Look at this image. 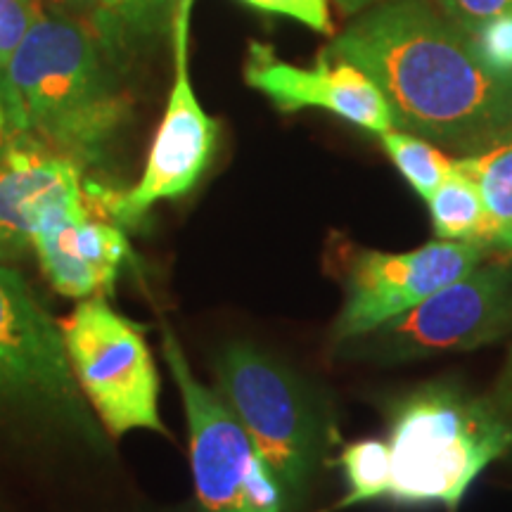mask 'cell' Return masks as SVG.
<instances>
[{
	"instance_id": "4fadbf2b",
	"label": "cell",
	"mask_w": 512,
	"mask_h": 512,
	"mask_svg": "<svg viewBox=\"0 0 512 512\" xmlns=\"http://www.w3.org/2000/svg\"><path fill=\"white\" fill-rule=\"evenodd\" d=\"M31 254L55 292L81 302L114 290L131 259V242L117 221L88 200L43 223L31 240Z\"/></svg>"
},
{
	"instance_id": "ba28073f",
	"label": "cell",
	"mask_w": 512,
	"mask_h": 512,
	"mask_svg": "<svg viewBox=\"0 0 512 512\" xmlns=\"http://www.w3.org/2000/svg\"><path fill=\"white\" fill-rule=\"evenodd\" d=\"M162 351L188 420L190 467L200 510L290 512L252 439L216 389L197 380L169 325H162Z\"/></svg>"
},
{
	"instance_id": "603a6c76",
	"label": "cell",
	"mask_w": 512,
	"mask_h": 512,
	"mask_svg": "<svg viewBox=\"0 0 512 512\" xmlns=\"http://www.w3.org/2000/svg\"><path fill=\"white\" fill-rule=\"evenodd\" d=\"M494 406V411L498 413V418L503 420V425L512 432V349L508 351V358H505L501 375L494 384V392L491 396H486Z\"/></svg>"
},
{
	"instance_id": "9c48e42d",
	"label": "cell",
	"mask_w": 512,
	"mask_h": 512,
	"mask_svg": "<svg viewBox=\"0 0 512 512\" xmlns=\"http://www.w3.org/2000/svg\"><path fill=\"white\" fill-rule=\"evenodd\" d=\"M195 0H181L176 8L174 36V86L166 100L143 174L128 190L91 188V200L102 214L121 228L140 226L159 202L188 195L214 157L219 124L204 112L190 79V17Z\"/></svg>"
},
{
	"instance_id": "52a82bcc",
	"label": "cell",
	"mask_w": 512,
	"mask_h": 512,
	"mask_svg": "<svg viewBox=\"0 0 512 512\" xmlns=\"http://www.w3.org/2000/svg\"><path fill=\"white\" fill-rule=\"evenodd\" d=\"M512 328V261L477 266L415 309L337 344L358 361L403 363L496 342Z\"/></svg>"
},
{
	"instance_id": "d6986e66",
	"label": "cell",
	"mask_w": 512,
	"mask_h": 512,
	"mask_svg": "<svg viewBox=\"0 0 512 512\" xmlns=\"http://www.w3.org/2000/svg\"><path fill=\"white\" fill-rule=\"evenodd\" d=\"M467 36H475L491 19L512 15V0H432Z\"/></svg>"
},
{
	"instance_id": "3957f363",
	"label": "cell",
	"mask_w": 512,
	"mask_h": 512,
	"mask_svg": "<svg viewBox=\"0 0 512 512\" xmlns=\"http://www.w3.org/2000/svg\"><path fill=\"white\" fill-rule=\"evenodd\" d=\"M112 57L95 29L41 12L5 67L27 133L83 171L105 162L131 119Z\"/></svg>"
},
{
	"instance_id": "5bb4252c",
	"label": "cell",
	"mask_w": 512,
	"mask_h": 512,
	"mask_svg": "<svg viewBox=\"0 0 512 512\" xmlns=\"http://www.w3.org/2000/svg\"><path fill=\"white\" fill-rule=\"evenodd\" d=\"M458 169L477 183L489 221L491 252L512 254V136L477 155L456 159Z\"/></svg>"
},
{
	"instance_id": "277c9868",
	"label": "cell",
	"mask_w": 512,
	"mask_h": 512,
	"mask_svg": "<svg viewBox=\"0 0 512 512\" xmlns=\"http://www.w3.org/2000/svg\"><path fill=\"white\" fill-rule=\"evenodd\" d=\"M216 394L235 415L264 463L287 508L304 501L328 444V422L306 382L249 342H230L214 361Z\"/></svg>"
},
{
	"instance_id": "8fae6325",
	"label": "cell",
	"mask_w": 512,
	"mask_h": 512,
	"mask_svg": "<svg viewBox=\"0 0 512 512\" xmlns=\"http://www.w3.org/2000/svg\"><path fill=\"white\" fill-rule=\"evenodd\" d=\"M245 81L285 114L323 110L375 136L394 128L389 102L377 83L356 64L325 53H318L313 67H297L280 60L268 43L252 41L247 50Z\"/></svg>"
},
{
	"instance_id": "e0dca14e",
	"label": "cell",
	"mask_w": 512,
	"mask_h": 512,
	"mask_svg": "<svg viewBox=\"0 0 512 512\" xmlns=\"http://www.w3.org/2000/svg\"><path fill=\"white\" fill-rule=\"evenodd\" d=\"M377 138H380L387 157L399 169V174L406 178L422 200H430L432 192L453 171V159L446 157L441 147L430 143V140L399 131V128L377 133Z\"/></svg>"
},
{
	"instance_id": "d4e9b609",
	"label": "cell",
	"mask_w": 512,
	"mask_h": 512,
	"mask_svg": "<svg viewBox=\"0 0 512 512\" xmlns=\"http://www.w3.org/2000/svg\"><path fill=\"white\" fill-rule=\"evenodd\" d=\"M64 3H74V5H83V8L93 10V0H64Z\"/></svg>"
},
{
	"instance_id": "7a4b0ae2",
	"label": "cell",
	"mask_w": 512,
	"mask_h": 512,
	"mask_svg": "<svg viewBox=\"0 0 512 512\" xmlns=\"http://www.w3.org/2000/svg\"><path fill=\"white\" fill-rule=\"evenodd\" d=\"M512 448V432L486 396L430 382L389 406L384 439L344 446L349 494L332 510L370 501L439 503L458 510L475 479Z\"/></svg>"
},
{
	"instance_id": "8992f818",
	"label": "cell",
	"mask_w": 512,
	"mask_h": 512,
	"mask_svg": "<svg viewBox=\"0 0 512 512\" xmlns=\"http://www.w3.org/2000/svg\"><path fill=\"white\" fill-rule=\"evenodd\" d=\"M0 406L55 420L88 444L100 441L98 418L64 349L62 325L10 264H0Z\"/></svg>"
},
{
	"instance_id": "9a60e30c",
	"label": "cell",
	"mask_w": 512,
	"mask_h": 512,
	"mask_svg": "<svg viewBox=\"0 0 512 512\" xmlns=\"http://www.w3.org/2000/svg\"><path fill=\"white\" fill-rule=\"evenodd\" d=\"M181 0H93V29L112 53L145 46L174 24Z\"/></svg>"
},
{
	"instance_id": "44dd1931",
	"label": "cell",
	"mask_w": 512,
	"mask_h": 512,
	"mask_svg": "<svg viewBox=\"0 0 512 512\" xmlns=\"http://www.w3.org/2000/svg\"><path fill=\"white\" fill-rule=\"evenodd\" d=\"M242 3L252 5V8L261 12L290 17L294 22H302L323 36L335 34L328 0H242Z\"/></svg>"
},
{
	"instance_id": "6da1fadb",
	"label": "cell",
	"mask_w": 512,
	"mask_h": 512,
	"mask_svg": "<svg viewBox=\"0 0 512 512\" xmlns=\"http://www.w3.org/2000/svg\"><path fill=\"white\" fill-rule=\"evenodd\" d=\"M320 53L363 69L399 131L460 157L512 136V76L491 69L432 0H384Z\"/></svg>"
},
{
	"instance_id": "ffe728a7",
	"label": "cell",
	"mask_w": 512,
	"mask_h": 512,
	"mask_svg": "<svg viewBox=\"0 0 512 512\" xmlns=\"http://www.w3.org/2000/svg\"><path fill=\"white\" fill-rule=\"evenodd\" d=\"M477 53L491 69L512 76V15H503L484 24L475 36Z\"/></svg>"
},
{
	"instance_id": "2e32d148",
	"label": "cell",
	"mask_w": 512,
	"mask_h": 512,
	"mask_svg": "<svg viewBox=\"0 0 512 512\" xmlns=\"http://www.w3.org/2000/svg\"><path fill=\"white\" fill-rule=\"evenodd\" d=\"M427 207L439 240L475 242L489 249V221H486L482 195L477 183L458 169L456 159H453V171L432 192Z\"/></svg>"
},
{
	"instance_id": "5b68a950",
	"label": "cell",
	"mask_w": 512,
	"mask_h": 512,
	"mask_svg": "<svg viewBox=\"0 0 512 512\" xmlns=\"http://www.w3.org/2000/svg\"><path fill=\"white\" fill-rule=\"evenodd\" d=\"M60 325L76 384L105 432L114 439L138 430L169 437L143 325L112 309L107 297L81 299Z\"/></svg>"
},
{
	"instance_id": "7c38bea8",
	"label": "cell",
	"mask_w": 512,
	"mask_h": 512,
	"mask_svg": "<svg viewBox=\"0 0 512 512\" xmlns=\"http://www.w3.org/2000/svg\"><path fill=\"white\" fill-rule=\"evenodd\" d=\"M91 200L83 169L31 133L0 152V264L31 254L43 223Z\"/></svg>"
},
{
	"instance_id": "7402d4cb",
	"label": "cell",
	"mask_w": 512,
	"mask_h": 512,
	"mask_svg": "<svg viewBox=\"0 0 512 512\" xmlns=\"http://www.w3.org/2000/svg\"><path fill=\"white\" fill-rule=\"evenodd\" d=\"M27 133L22 110H19L15 93H12L8 76L0 72V152L8 147L17 136Z\"/></svg>"
},
{
	"instance_id": "ac0fdd59",
	"label": "cell",
	"mask_w": 512,
	"mask_h": 512,
	"mask_svg": "<svg viewBox=\"0 0 512 512\" xmlns=\"http://www.w3.org/2000/svg\"><path fill=\"white\" fill-rule=\"evenodd\" d=\"M41 12L38 0H0V72H5Z\"/></svg>"
},
{
	"instance_id": "30bf717a",
	"label": "cell",
	"mask_w": 512,
	"mask_h": 512,
	"mask_svg": "<svg viewBox=\"0 0 512 512\" xmlns=\"http://www.w3.org/2000/svg\"><path fill=\"white\" fill-rule=\"evenodd\" d=\"M491 252L475 242L432 240L411 252L358 249L347 266L344 304L332 325L342 344L411 311L441 287L482 266Z\"/></svg>"
},
{
	"instance_id": "cb8c5ba5",
	"label": "cell",
	"mask_w": 512,
	"mask_h": 512,
	"mask_svg": "<svg viewBox=\"0 0 512 512\" xmlns=\"http://www.w3.org/2000/svg\"><path fill=\"white\" fill-rule=\"evenodd\" d=\"M339 5V10L344 12V15L354 17V15H361V12H366L370 8H375V5L384 3V0H335Z\"/></svg>"
}]
</instances>
